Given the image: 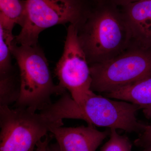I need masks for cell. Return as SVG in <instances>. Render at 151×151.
<instances>
[{
    "label": "cell",
    "instance_id": "obj_1",
    "mask_svg": "<svg viewBox=\"0 0 151 151\" xmlns=\"http://www.w3.org/2000/svg\"><path fill=\"white\" fill-rule=\"evenodd\" d=\"M77 28L89 65L107 61L129 48L131 37L121 9L110 0H99Z\"/></svg>",
    "mask_w": 151,
    "mask_h": 151
},
{
    "label": "cell",
    "instance_id": "obj_2",
    "mask_svg": "<svg viewBox=\"0 0 151 151\" xmlns=\"http://www.w3.org/2000/svg\"><path fill=\"white\" fill-rule=\"evenodd\" d=\"M12 53L20 71V94L16 108L40 111L52 103V95L66 92L54 84L47 60L37 45L18 46L15 42Z\"/></svg>",
    "mask_w": 151,
    "mask_h": 151
},
{
    "label": "cell",
    "instance_id": "obj_3",
    "mask_svg": "<svg viewBox=\"0 0 151 151\" xmlns=\"http://www.w3.org/2000/svg\"><path fill=\"white\" fill-rule=\"evenodd\" d=\"M89 67L92 91L111 93L151 77V47L130 46L112 59Z\"/></svg>",
    "mask_w": 151,
    "mask_h": 151
},
{
    "label": "cell",
    "instance_id": "obj_4",
    "mask_svg": "<svg viewBox=\"0 0 151 151\" xmlns=\"http://www.w3.org/2000/svg\"><path fill=\"white\" fill-rule=\"evenodd\" d=\"M25 17L19 34V45H37L43 30L58 24L70 23L78 28L89 10L80 0H25Z\"/></svg>",
    "mask_w": 151,
    "mask_h": 151
},
{
    "label": "cell",
    "instance_id": "obj_5",
    "mask_svg": "<svg viewBox=\"0 0 151 151\" xmlns=\"http://www.w3.org/2000/svg\"><path fill=\"white\" fill-rule=\"evenodd\" d=\"M63 125L30 108L0 106V151H35L50 129Z\"/></svg>",
    "mask_w": 151,
    "mask_h": 151
},
{
    "label": "cell",
    "instance_id": "obj_6",
    "mask_svg": "<svg viewBox=\"0 0 151 151\" xmlns=\"http://www.w3.org/2000/svg\"><path fill=\"white\" fill-rule=\"evenodd\" d=\"M139 109L133 103L112 100L94 92L82 104L70 100L66 106L65 115L67 119L84 120L94 126L141 133L147 125L137 119Z\"/></svg>",
    "mask_w": 151,
    "mask_h": 151
},
{
    "label": "cell",
    "instance_id": "obj_7",
    "mask_svg": "<svg viewBox=\"0 0 151 151\" xmlns=\"http://www.w3.org/2000/svg\"><path fill=\"white\" fill-rule=\"evenodd\" d=\"M55 70L59 86L68 90L77 104L84 103L94 92L91 89L89 65L74 25L70 24L68 28L63 52Z\"/></svg>",
    "mask_w": 151,
    "mask_h": 151
},
{
    "label": "cell",
    "instance_id": "obj_8",
    "mask_svg": "<svg viewBox=\"0 0 151 151\" xmlns=\"http://www.w3.org/2000/svg\"><path fill=\"white\" fill-rule=\"evenodd\" d=\"M60 151H96L110 134V131H99L92 124L76 127L51 128Z\"/></svg>",
    "mask_w": 151,
    "mask_h": 151
},
{
    "label": "cell",
    "instance_id": "obj_9",
    "mask_svg": "<svg viewBox=\"0 0 151 151\" xmlns=\"http://www.w3.org/2000/svg\"><path fill=\"white\" fill-rule=\"evenodd\" d=\"M131 37L130 46L151 47V1H140L121 7Z\"/></svg>",
    "mask_w": 151,
    "mask_h": 151
},
{
    "label": "cell",
    "instance_id": "obj_10",
    "mask_svg": "<svg viewBox=\"0 0 151 151\" xmlns=\"http://www.w3.org/2000/svg\"><path fill=\"white\" fill-rule=\"evenodd\" d=\"M105 96L138 105L146 118L151 119V77L105 94Z\"/></svg>",
    "mask_w": 151,
    "mask_h": 151
},
{
    "label": "cell",
    "instance_id": "obj_11",
    "mask_svg": "<svg viewBox=\"0 0 151 151\" xmlns=\"http://www.w3.org/2000/svg\"><path fill=\"white\" fill-rule=\"evenodd\" d=\"M25 12V1L0 0V25L12 31L15 25L22 27Z\"/></svg>",
    "mask_w": 151,
    "mask_h": 151
},
{
    "label": "cell",
    "instance_id": "obj_12",
    "mask_svg": "<svg viewBox=\"0 0 151 151\" xmlns=\"http://www.w3.org/2000/svg\"><path fill=\"white\" fill-rule=\"evenodd\" d=\"M14 40L12 31L0 25V78L14 74L11 57Z\"/></svg>",
    "mask_w": 151,
    "mask_h": 151
},
{
    "label": "cell",
    "instance_id": "obj_13",
    "mask_svg": "<svg viewBox=\"0 0 151 151\" xmlns=\"http://www.w3.org/2000/svg\"><path fill=\"white\" fill-rule=\"evenodd\" d=\"M110 139L100 151H132V143L128 137L119 134L116 129H110Z\"/></svg>",
    "mask_w": 151,
    "mask_h": 151
},
{
    "label": "cell",
    "instance_id": "obj_14",
    "mask_svg": "<svg viewBox=\"0 0 151 151\" xmlns=\"http://www.w3.org/2000/svg\"><path fill=\"white\" fill-rule=\"evenodd\" d=\"M134 144L137 147L144 148L151 145V125H147L145 129L135 140Z\"/></svg>",
    "mask_w": 151,
    "mask_h": 151
},
{
    "label": "cell",
    "instance_id": "obj_15",
    "mask_svg": "<svg viewBox=\"0 0 151 151\" xmlns=\"http://www.w3.org/2000/svg\"><path fill=\"white\" fill-rule=\"evenodd\" d=\"M49 142L50 137L46 135L43 139H42L38 143L35 151H47Z\"/></svg>",
    "mask_w": 151,
    "mask_h": 151
},
{
    "label": "cell",
    "instance_id": "obj_16",
    "mask_svg": "<svg viewBox=\"0 0 151 151\" xmlns=\"http://www.w3.org/2000/svg\"><path fill=\"white\" fill-rule=\"evenodd\" d=\"M111 2L118 6H123L128 4L140 1H151V0H110Z\"/></svg>",
    "mask_w": 151,
    "mask_h": 151
},
{
    "label": "cell",
    "instance_id": "obj_17",
    "mask_svg": "<svg viewBox=\"0 0 151 151\" xmlns=\"http://www.w3.org/2000/svg\"><path fill=\"white\" fill-rule=\"evenodd\" d=\"M47 151H60L57 143L49 145L47 147Z\"/></svg>",
    "mask_w": 151,
    "mask_h": 151
},
{
    "label": "cell",
    "instance_id": "obj_18",
    "mask_svg": "<svg viewBox=\"0 0 151 151\" xmlns=\"http://www.w3.org/2000/svg\"><path fill=\"white\" fill-rule=\"evenodd\" d=\"M144 151H151V145L145 148Z\"/></svg>",
    "mask_w": 151,
    "mask_h": 151
},
{
    "label": "cell",
    "instance_id": "obj_19",
    "mask_svg": "<svg viewBox=\"0 0 151 151\" xmlns=\"http://www.w3.org/2000/svg\"><path fill=\"white\" fill-rule=\"evenodd\" d=\"M94 1H99V0H94Z\"/></svg>",
    "mask_w": 151,
    "mask_h": 151
}]
</instances>
